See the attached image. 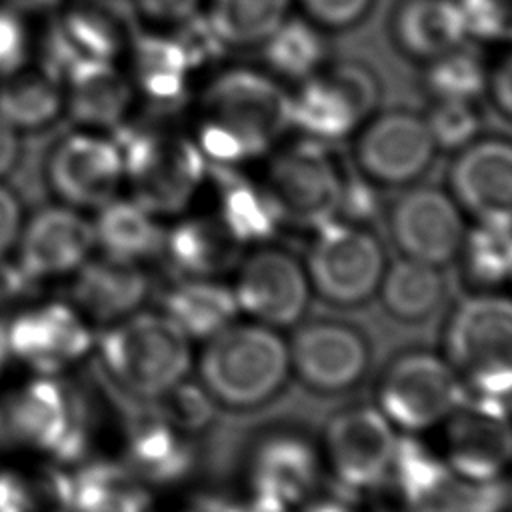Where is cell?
Returning a JSON list of instances; mask_svg holds the SVG:
<instances>
[{"label":"cell","mask_w":512,"mask_h":512,"mask_svg":"<svg viewBox=\"0 0 512 512\" xmlns=\"http://www.w3.org/2000/svg\"><path fill=\"white\" fill-rule=\"evenodd\" d=\"M394 48L428 64L466 44V24L456 0H398L390 16Z\"/></svg>","instance_id":"26"},{"label":"cell","mask_w":512,"mask_h":512,"mask_svg":"<svg viewBox=\"0 0 512 512\" xmlns=\"http://www.w3.org/2000/svg\"><path fill=\"white\" fill-rule=\"evenodd\" d=\"M436 450L466 482L490 484L512 468V412L508 400L468 394L438 426Z\"/></svg>","instance_id":"12"},{"label":"cell","mask_w":512,"mask_h":512,"mask_svg":"<svg viewBox=\"0 0 512 512\" xmlns=\"http://www.w3.org/2000/svg\"><path fill=\"white\" fill-rule=\"evenodd\" d=\"M232 292L240 314L282 330L296 324L312 296L306 266L290 252L266 244L242 256Z\"/></svg>","instance_id":"16"},{"label":"cell","mask_w":512,"mask_h":512,"mask_svg":"<svg viewBox=\"0 0 512 512\" xmlns=\"http://www.w3.org/2000/svg\"><path fill=\"white\" fill-rule=\"evenodd\" d=\"M292 132V92L262 66L214 72L192 106L190 136L210 166L242 170Z\"/></svg>","instance_id":"1"},{"label":"cell","mask_w":512,"mask_h":512,"mask_svg":"<svg viewBox=\"0 0 512 512\" xmlns=\"http://www.w3.org/2000/svg\"><path fill=\"white\" fill-rule=\"evenodd\" d=\"M22 154V132L0 116V180L10 174Z\"/></svg>","instance_id":"52"},{"label":"cell","mask_w":512,"mask_h":512,"mask_svg":"<svg viewBox=\"0 0 512 512\" xmlns=\"http://www.w3.org/2000/svg\"><path fill=\"white\" fill-rule=\"evenodd\" d=\"M40 282L12 254L0 256V310L22 308L32 302Z\"/></svg>","instance_id":"45"},{"label":"cell","mask_w":512,"mask_h":512,"mask_svg":"<svg viewBox=\"0 0 512 512\" xmlns=\"http://www.w3.org/2000/svg\"><path fill=\"white\" fill-rule=\"evenodd\" d=\"M88 410L60 376L34 374L0 390V452L58 466L82 462Z\"/></svg>","instance_id":"2"},{"label":"cell","mask_w":512,"mask_h":512,"mask_svg":"<svg viewBox=\"0 0 512 512\" xmlns=\"http://www.w3.org/2000/svg\"><path fill=\"white\" fill-rule=\"evenodd\" d=\"M124 156V184L154 216H180L206 188L210 164L190 134L150 130L134 136Z\"/></svg>","instance_id":"7"},{"label":"cell","mask_w":512,"mask_h":512,"mask_svg":"<svg viewBox=\"0 0 512 512\" xmlns=\"http://www.w3.org/2000/svg\"><path fill=\"white\" fill-rule=\"evenodd\" d=\"M466 284L478 292L512 282V226L476 224L466 230L456 256Z\"/></svg>","instance_id":"38"},{"label":"cell","mask_w":512,"mask_h":512,"mask_svg":"<svg viewBox=\"0 0 512 512\" xmlns=\"http://www.w3.org/2000/svg\"><path fill=\"white\" fill-rule=\"evenodd\" d=\"M336 490L338 492H324L318 488L312 496H308L292 512H358L352 506L354 496L342 492L340 488H336Z\"/></svg>","instance_id":"51"},{"label":"cell","mask_w":512,"mask_h":512,"mask_svg":"<svg viewBox=\"0 0 512 512\" xmlns=\"http://www.w3.org/2000/svg\"><path fill=\"white\" fill-rule=\"evenodd\" d=\"M448 192L476 224L512 226V138L476 136L456 150Z\"/></svg>","instance_id":"18"},{"label":"cell","mask_w":512,"mask_h":512,"mask_svg":"<svg viewBox=\"0 0 512 512\" xmlns=\"http://www.w3.org/2000/svg\"><path fill=\"white\" fill-rule=\"evenodd\" d=\"M46 180L60 204L96 212L124 186L122 146L100 130L80 128L66 134L48 156Z\"/></svg>","instance_id":"15"},{"label":"cell","mask_w":512,"mask_h":512,"mask_svg":"<svg viewBox=\"0 0 512 512\" xmlns=\"http://www.w3.org/2000/svg\"><path fill=\"white\" fill-rule=\"evenodd\" d=\"M350 140L356 174L376 188L416 184L440 152L424 112L402 106L378 108Z\"/></svg>","instance_id":"11"},{"label":"cell","mask_w":512,"mask_h":512,"mask_svg":"<svg viewBox=\"0 0 512 512\" xmlns=\"http://www.w3.org/2000/svg\"><path fill=\"white\" fill-rule=\"evenodd\" d=\"M66 474V512H148V486L124 462H78Z\"/></svg>","instance_id":"29"},{"label":"cell","mask_w":512,"mask_h":512,"mask_svg":"<svg viewBox=\"0 0 512 512\" xmlns=\"http://www.w3.org/2000/svg\"><path fill=\"white\" fill-rule=\"evenodd\" d=\"M294 0H206L202 14L224 48H260L292 14Z\"/></svg>","instance_id":"34"},{"label":"cell","mask_w":512,"mask_h":512,"mask_svg":"<svg viewBox=\"0 0 512 512\" xmlns=\"http://www.w3.org/2000/svg\"><path fill=\"white\" fill-rule=\"evenodd\" d=\"M244 246L212 214L178 218L164 230L162 252L178 278H220L234 270Z\"/></svg>","instance_id":"25"},{"label":"cell","mask_w":512,"mask_h":512,"mask_svg":"<svg viewBox=\"0 0 512 512\" xmlns=\"http://www.w3.org/2000/svg\"><path fill=\"white\" fill-rule=\"evenodd\" d=\"M64 110V86L44 68L20 66L0 76V116L16 130L50 126Z\"/></svg>","instance_id":"31"},{"label":"cell","mask_w":512,"mask_h":512,"mask_svg":"<svg viewBox=\"0 0 512 512\" xmlns=\"http://www.w3.org/2000/svg\"><path fill=\"white\" fill-rule=\"evenodd\" d=\"M68 474L46 460L0 466V512H66Z\"/></svg>","instance_id":"36"},{"label":"cell","mask_w":512,"mask_h":512,"mask_svg":"<svg viewBox=\"0 0 512 512\" xmlns=\"http://www.w3.org/2000/svg\"><path fill=\"white\" fill-rule=\"evenodd\" d=\"M260 54L262 68L286 86L300 84L330 60L324 30L302 14H290L260 46Z\"/></svg>","instance_id":"33"},{"label":"cell","mask_w":512,"mask_h":512,"mask_svg":"<svg viewBox=\"0 0 512 512\" xmlns=\"http://www.w3.org/2000/svg\"><path fill=\"white\" fill-rule=\"evenodd\" d=\"M378 294L384 310L400 322H422L442 304L446 282L440 266L402 258L386 266Z\"/></svg>","instance_id":"35"},{"label":"cell","mask_w":512,"mask_h":512,"mask_svg":"<svg viewBox=\"0 0 512 512\" xmlns=\"http://www.w3.org/2000/svg\"><path fill=\"white\" fill-rule=\"evenodd\" d=\"M320 448L306 436L282 430L260 438L244 466V486L292 512L322 486Z\"/></svg>","instance_id":"20"},{"label":"cell","mask_w":512,"mask_h":512,"mask_svg":"<svg viewBox=\"0 0 512 512\" xmlns=\"http://www.w3.org/2000/svg\"><path fill=\"white\" fill-rule=\"evenodd\" d=\"M376 190L378 188L374 184H370L356 172L352 176L346 174L334 220H342L358 226H370L380 214V200Z\"/></svg>","instance_id":"44"},{"label":"cell","mask_w":512,"mask_h":512,"mask_svg":"<svg viewBox=\"0 0 512 512\" xmlns=\"http://www.w3.org/2000/svg\"><path fill=\"white\" fill-rule=\"evenodd\" d=\"M102 374L120 396L150 402L186 380L192 364V340L160 310L134 312L94 340Z\"/></svg>","instance_id":"3"},{"label":"cell","mask_w":512,"mask_h":512,"mask_svg":"<svg viewBox=\"0 0 512 512\" xmlns=\"http://www.w3.org/2000/svg\"><path fill=\"white\" fill-rule=\"evenodd\" d=\"M64 86V110L90 130L118 126L130 112L136 88L126 72L110 58L80 56L68 70Z\"/></svg>","instance_id":"23"},{"label":"cell","mask_w":512,"mask_h":512,"mask_svg":"<svg viewBox=\"0 0 512 512\" xmlns=\"http://www.w3.org/2000/svg\"><path fill=\"white\" fill-rule=\"evenodd\" d=\"M218 172L210 212L242 246H260L274 238L284 222L258 176L248 178L240 170L224 168Z\"/></svg>","instance_id":"27"},{"label":"cell","mask_w":512,"mask_h":512,"mask_svg":"<svg viewBox=\"0 0 512 512\" xmlns=\"http://www.w3.org/2000/svg\"><path fill=\"white\" fill-rule=\"evenodd\" d=\"M128 50L132 52L130 80L136 92L172 102L188 90L194 66L178 38L150 34L134 38Z\"/></svg>","instance_id":"32"},{"label":"cell","mask_w":512,"mask_h":512,"mask_svg":"<svg viewBox=\"0 0 512 512\" xmlns=\"http://www.w3.org/2000/svg\"><path fill=\"white\" fill-rule=\"evenodd\" d=\"M202 512H286L280 506L272 504L270 500L258 496L256 492H252L250 488H246L242 484V488L238 490H230V492H220L216 496H212Z\"/></svg>","instance_id":"49"},{"label":"cell","mask_w":512,"mask_h":512,"mask_svg":"<svg viewBox=\"0 0 512 512\" xmlns=\"http://www.w3.org/2000/svg\"><path fill=\"white\" fill-rule=\"evenodd\" d=\"M160 312L190 340L202 342L236 322L240 314L232 286L220 278H178L164 290Z\"/></svg>","instance_id":"28"},{"label":"cell","mask_w":512,"mask_h":512,"mask_svg":"<svg viewBox=\"0 0 512 512\" xmlns=\"http://www.w3.org/2000/svg\"><path fill=\"white\" fill-rule=\"evenodd\" d=\"M424 88L430 100H476L486 94L488 64L466 44L424 64Z\"/></svg>","instance_id":"39"},{"label":"cell","mask_w":512,"mask_h":512,"mask_svg":"<svg viewBox=\"0 0 512 512\" xmlns=\"http://www.w3.org/2000/svg\"><path fill=\"white\" fill-rule=\"evenodd\" d=\"M206 0H132L136 12L158 26H180L202 12Z\"/></svg>","instance_id":"47"},{"label":"cell","mask_w":512,"mask_h":512,"mask_svg":"<svg viewBox=\"0 0 512 512\" xmlns=\"http://www.w3.org/2000/svg\"><path fill=\"white\" fill-rule=\"evenodd\" d=\"M468 396L444 356L412 350L396 356L382 372L376 408L402 434L438 428Z\"/></svg>","instance_id":"9"},{"label":"cell","mask_w":512,"mask_h":512,"mask_svg":"<svg viewBox=\"0 0 512 512\" xmlns=\"http://www.w3.org/2000/svg\"><path fill=\"white\" fill-rule=\"evenodd\" d=\"M486 94L496 112L504 120L512 122V46L506 48L492 66H488Z\"/></svg>","instance_id":"48"},{"label":"cell","mask_w":512,"mask_h":512,"mask_svg":"<svg viewBox=\"0 0 512 512\" xmlns=\"http://www.w3.org/2000/svg\"><path fill=\"white\" fill-rule=\"evenodd\" d=\"M10 362H12V358H10V352L6 346V338H4V324H0V382H2Z\"/></svg>","instance_id":"53"},{"label":"cell","mask_w":512,"mask_h":512,"mask_svg":"<svg viewBox=\"0 0 512 512\" xmlns=\"http://www.w3.org/2000/svg\"><path fill=\"white\" fill-rule=\"evenodd\" d=\"M94 250L92 220L86 212L60 202L26 218L14 248L20 264L38 282L70 276Z\"/></svg>","instance_id":"21"},{"label":"cell","mask_w":512,"mask_h":512,"mask_svg":"<svg viewBox=\"0 0 512 512\" xmlns=\"http://www.w3.org/2000/svg\"><path fill=\"white\" fill-rule=\"evenodd\" d=\"M140 406L126 426L124 466L146 486H170L184 480L196 460L192 436L176 430L144 404Z\"/></svg>","instance_id":"24"},{"label":"cell","mask_w":512,"mask_h":512,"mask_svg":"<svg viewBox=\"0 0 512 512\" xmlns=\"http://www.w3.org/2000/svg\"><path fill=\"white\" fill-rule=\"evenodd\" d=\"M68 34L82 56L110 58L130 48V14L118 0H78L68 12Z\"/></svg>","instance_id":"37"},{"label":"cell","mask_w":512,"mask_h":512,"mask_svg":"<svg viewBox=\"0 0 512 512\" xmlns=\"http://www.w3.org/2000/svg\"><path fill=\"white\" fill-rule=\"evenodd\" d=\"M92 226L100 254L142 264L162 252L164 228L158 216L134 198L116 196L96 210Z\"/></svg>","instance_id":"30"},{"label":"cell","mask_w":512,"mask_h":512,"mask_svg":"<svg viewBox=\"0 0 512 512\" xmlns=\"http://www.w3.org/2000/svg\"><path fill=\"white\" fill-rule=\"evenodd\" d=\"M398 434L376 406H348L330 416L322 436L324 470L342 492L372 494L386 478Z\"/></svg>","instance_id":"13"},{"label":"cell","mask_w":512,"mask_h":512,"mask_svg":"<svg viewBox=\"0 0 512 512\" xmlns=\"http://www.w3.org/2000/svg\"><path fill=\"white\" fill-rule=\"evenodd\" d=\"M388 234L404 258L432 266L456 260L468 230L466 214L448 190L408 186L388 210Z\"/></svg>","instance_id":"17"},{"label":"cell","mask_w":512,"mask_h":512,"mask_svg":"<svg viewBox=\"0 0 512 512\" xmlns=\"http://www.w3.org/2000/svg\"><path fill=\"white\" fill-rule=\"evenodd\" d=\"M378 74L360 60H328L294 86L292 130L320 142L350 140L380 108Z\"/></svg>","instance_id":"8"},{"label":"cell","mask_w":512,"mask_h":512,"mask_svg":"<svg viewBox=\"0 0 512 512\" xmlns=\"http://www.w3.org/2000/svg\"><path fill=\"white\" fill-rule=\"evenodd\" d=\"M70 278V304L102 328L138 312L152 288L140 262L106 254H92Z\"/></svg>","instance_id":"22"},{"label":"cell","mask_w":512,"mask_h":512,"mask_svg":"<svg viewBox=\"0 0 512 512\" xmlns=\"http://www.w3.org/2000/svg\"><path fill=\"white\" fill-rule=\"evenodd\" d=\"M10 358L34 374L60 376L94 350L92 324L70 302H30L4 324Z\"/></svg>","instance_id":"14"},{"label":"cell","mask_w":512,"mask_h":512,"mask_svg":"<svg viewBox=\"0 0 512 512\" xmlns=\"http://www.w3.org/2000/svg\"><path fill=\"white\" fill-rule=\"evenodd\" d=\"M258 164V180L284 224L316 230L336 218L346 170L326 142L286 136Z\"/></svg>","instance_id":"6"},{"label":"cell","mask_w":512,"mask_h":512,"mask_svg":"<svg viewBox=\"0 0 512 512\" xmlns=\"http://www.w3.org/2000/svg\"><path fill=\"white\" fill-rule=\"evenodd\" d=\"M290 370L304 386L336 394L356 386L370 366V348L360 330L336 320L300 326L288 342Z\"/></svg>","instance_id":"19"},{"label":"cell","mask_w":512,"mask_h":512,"mask_svg":"<svg viewBox=\"0 0 512 512\" xmlns=\"http://www.w3.org/2000/svg\"><path fill=\"white\" fill-rule=\"evenodd\" d=\"M424 118L440 152L460 150L480 136L482 128L476 100H430Z\"/></svg>","instance_id":"41"},{"label":"cell","mask_w":512,"mask_h":512,"mask_svg":"<svg viewBox=\"0 0 512 512\" xmlns=\"http://www.w3.org/2000/svg\"><path fill=\"white\" fill-rule=\"evenodd\" d=\"M176 430L194 436L204 432L214 418V400L198 382L188 378L150 402H140Z\"/></svg>","instance_id":"40"},{"label":"cell","mask_w":512,"mask_h":512,"mask_svg":"<svg viewBox=\"0 0 512 512\" xmlns=\"http://www.w3.org/2000/svg\"><path fill=\"white\" fill-rule=\"evenodd\" d=\"M466 34L482 44L512 46V0H456Z\"/></svg>","instance_id":"42"},{"label":"cell","mask_w":512,"mask_h":512,"mask_svg":"<svg viewBox=\"0 0 512 512\" xmlns=\"http://www.w3.org/2000/svg\"><path fill=\"white\" fill-rule=\"evenodd\" d=\"M28 34L24 24L10 10L0 8V76L26 64Z\"/></svg>","instance_id":"46"},{"label":"cell","mask_w":512,"mask_h":512,"mask_svg":"<svg viewBox=\"0 0 512 512\" xmlns=\"http://www.w3.org/2000/svg\"><path fill=\"white\" fill-rule=\"evenodd\" d=\"M172 512H202V510H172Z\"/></svg>","instance_id":"54"},{"label":"cell","mask_w":512,"mask_h":512,"mask_svg":"<svg viewBox=\"0 0 512 512\" xmlns=\"http://www.w3.org/2000/svg\"><path fill=\"white\" fill-rule=\"evenodd\" d=\"M312 292L334 306H360L378 294L386 254L370 226L330 220L314 230L306 258Z\"/></svg>","instance_id":"10"},{"label":"cell","mask_w":512,"mask_h":512,"mask_svg":"<svg viewBox=\"0 0 512 512\" xmlns=\"http://www.w3.org/2000/svg\"><path fill=\"white\" fill-rule=\"evenodd\" d=\"M196 368L210 398L234 410L272 400L292 372L288 342L276 328L254 320H236L204 340Z\"/></svg>","instance_id":"4"},{"label":"cell","mask_w":512,"mask_h":512,"mask_svg":"<svg viewBox=\"0 0 512 512\" xmlns=\"http://www.w3.org/2000/svg\"><path fill=\"white\" fill-rule=\"evenodd\" d=\"M376 0H294V8L324 32H344L362 24Z\"/></svg>","instance_id":"43"},{"label":"cell","mask_w":512,"mask_h":512,"mask_svg":"<svg viewBox=\"0 0 512 512\" xmlns=\"http://www.w3.org/2000/svg\"><path fill=\"white\" fill-rule=\"evenodd\" d=\"M444 358L468 394L512 398V296L476 292L450 314Z\"/></svg>","instance_id":"5"},{"label":"cell","mask_w":512,"mask_h":512,"mask_svg":"<svg viewBox=\"0 0 512 512\" xmlns=\"http://www.w3.org/2000/svg\"><path fill=\"white\" fill-rule=\"evenodd\" d=\"M24 220L20 198L0 182V256L14 252Z\"/></svg>","instance_id":"50"}]
</instances>
